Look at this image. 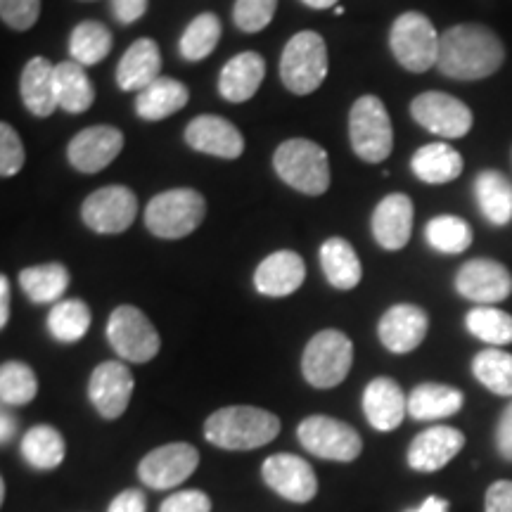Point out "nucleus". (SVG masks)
Returning a JSON list of instances; mask_svg holds the SVG:
<instances>
[{"instance_id": "nucleus-1", "label": "nucleus", "mask_w": 512, "mask_h": 512, "mask_svg": "<svg viewBox=\"0 0 512 512\" xmlns=\"http://www.w3.org/2000/svg\"><path fill=\"white\" fill-rule=\"evenodd\" d=\"M505 62L503 41L482 24H456L441 34L437 69L448 79L479 81Z\"/></svg>"}, {"instance_id": "nucleus-2", "label": "nucleus", "mask_w": 512, "mask_h": 512, "mask_svg": "<svg viewBox=\"0 0 512 512\" xmlns=\"http://www.w3.org/2000/svg\"><path fill=\"white\" fill-rule=\"evenodd\" d=\"M280 434L278 415L254 406H228L204 422V437L223 451H252Z\"/></svg>"}, {"instance_id": "nucleus-3", "label": "nucleus", "mask_w": 512, "mask_h": 512, "mask_svg": "<svg viewBox=\"0 0 512 512\" xmlns=\"http://www.w3.org/2000/svg\"><path fill=\"white\" fill-rule=\"evenodd\" d=\"M207 216V202L197 190L174 188L159 192L145 209V226L155 238L181 240L195 233Z\"/></svg>"}, {"instance_id": "nucleus-4", "label": "nucleus", "mask_w": 512, "mask_h": 512, "mask_svg": "<svg viewBox=\"0 0 512 512\" xmlns=\"http://www.w3.org/2000/svg\"><path fill=\"white\" fill-rule=\"evenodd\" d=\"M275 174L304 195H323L330 188V159L318 143L306 138L285 140L273 155Z\"/></svg>"}, {"instance_id": "nucleus-5", "label": "nucleus", "mask_w": 512, "mask_h": 512, "mask_svg": "<svg viewBox=\"0 0 512 512\" xmlns=\"http://www.w3.org/2000/svg\"><path fill=\"white\" fill-rule=\"evenodd\" d=\"M328 76V46L318 31L294 34L280 57V79L294 95L318 91Z\"/></svg>"}, {"instance_id": "nucleus-6", "label": "nucleus", "mask_w": 512, "mask_h": 512, "mask_svg": "<svg viewBox=\"0 0 512 512\" xmlns=\"http://www.w3.org/2000/svg\"><path fill=\"white\" fill-rule=\"evenodd\" d=\"M349 140L363 162L380 164L394 150V128L387 107L375 95H363L349 112Z\"/></svg>"}, {"instance_id": "nucleus-7", "label": "nucleus", "mask_w": 512, "mask_h": 512, "mask_svg": "<svg viewBox=\"0 0 512 512\" xmlns=\"http://www.w3.org/2000/svg\"><path fill=\"white\" fill-rule=\"evenodd\" d=\"M441 34L422 12H403L389 31V48L396 62L413 74L437 67Z\"/></svg>"}, {"instance_id": "nucleus-8", "label": "nucleus", "mask_w": 512, "mask_h": 512, "mask_svg": "<svg viewBox=\"0 0 512 512\" xmlns=\"http://www.w3.org/2000/svg\"><path fill=\"white\" fill-rule=\"evenodd\" d=\"M354 363V344L339 330L313 335L302 356V373L316 389H332L347 380Z\"/></svg>"}, {"instance_id": "nucleus-9", "label": "nucleus", "mask_w": 512, "mask_h": 512, "mask_svg": "<svg viewBox=\"0 0 512 512\" xmlns=\"http://www.w3.org/2000/svg\"><path fill=\"white\" fill-rule=\"evenodd\" d=\"M107 342L114 354L131 363H147L157 356L162 339L150 318L136 306H117L107 320Z\"/></svg>"}, {"instance_id": "nucleus-10", "label": "nucleus", "mask_w": 512, "mask_h": 512, "mask_svg": "<svg viewBox=\"0 0 512 512\" xmlns=\"http://www.w3.org/2000/svg\"><path fill=\"white\" fill-rule=\"evenodd\" d=\"M299 444L313 456L351 463L361 456L363 441L354 427L330 415H309L297 427Z\"/></svg>"}, {"instance_id": "nucleus-11", "label": "nucleus", "mask_w": 512, "mask_h": 512, "mask_svg": "<svg viewBox=\"0 0 512 512\" xmlns=\"http://www.w3.org/2000/svg\"><path fill=\"white\" fill-rule=\"evenodd\" d=\"M138 216V197L126 185H107L91 192L81 207V219L100 235H117L133 226Z\"/></svg>"}, {"instance_id": "nucleus-12", "label": "nucleus", "mask_w": 512, "mask_h": 512, "mask_svg": "<svg viewBox=\"0 0 512 512\" xmlns=\"http://www.w3.org/2000/svg\"><path fill=\"white\" fill-rule=\"evenodd\" d=\"M411 114L422 128L446 140L467 136L472 131V121H475L463 100L439 91L418 95L411 102Z\"/></svg>"}, {"instance_id": "nucleus-13", "label": "nucleus", "mask_w": 512, "mask_h": 512, "mask_svg": "<svg viewBox=\"0 0 512 512\" xmlns=\"http://www.w3.org/2000/svg\"><path fill=\"white\" fill-rule=\"evenodd\" d=\"M197 465H200L197 448L178 441V444L159 446L147 453L138 465V477L150 489L166 491L181 486L197 470Z\"/></svg>"}, {"instance_id": "nucleus-14", "label": "nucleus", "mask_w": 512, "mask_h": 512, "mask_svg": "<svg viewBox=\"0 0 512 512\" xmlns=\"http://www.w3.org/2000/svg\"><path fill=\"white\" fill-rule=\"evenodd\" d=\"M124 150V133L117 126L95 124L76 133L67 147L69 164L81 174H98L107 169Z\"/></svg>"}, {"instance_id": "nucleus-15", "label": "nucleus", "mask_w": 512, "mask_h": 512, "mask_svg": "<svg viewBox=\"0 0 512 512\" xmlns=\"http://www.w3.org/2000/svg\"><path fill=\"white\" fill-rule=\"evenodd\" d=\"M261 477L275 494L292 503H309L318 494V479L313 467L294 453H275L261 465Z\"/></svg>"}, {"instance_id": "nucleus-16", "label": "nucleus", "mask_w": 512, "mask_h": 512, "mask_svg": "<svg viewBox=\"0 0 512 512\" xmlns=\"http://www.w3.org/2000/svg\"><path fill=\"white\" fill-rule=\"evenodd\" d=\"M460 297L482 306L503 302L512 294V275L494 259H472L456 275Z\"/></svg>"}, {"instance_id": "nucleus-17", "label": "nucleus", "mask_w": 512, "mask_h": 512, "mask_svg": "<svg viewBox=\"0 0 512 512\" xmlns=\"http://www.w3.org/2000/svg\"><path fill=\"white\" fill-rule=\"evenodd\" d=\"M133 373L121 361H105L93 370L88 399L105 420H117L131 403Z\"/></svg>"}, {"instance_id": "nucleus-18", "label": "nucleus", "mask_w": 512, "mask_h": 512, "mask_svg": "<svg viewBox=\"0 0 512 512\" xmlns=\"http://www.w3.org/2000/svg\"><path fill=\"white\" fill-rule=\"evenodd\" d=\"M427 330H430V316L415 304H394L392 309L384 311L377 325L380 342L392 354H411L427 337Z\"/></svg>"}, {"instance_id": "nucleus-19", "label": "nucleus", "mask_w": 512, "mask_h": 512, "mask_svg": "<svg viewBox=\"0 0 512 512\" xmlns=\"http://www.w3.org/2000/svg\"><path fill=\"white\" fill-rule=\"evenodd\" d=\"M185 143L192 150L221 159H238L245 152V138L238 126L216 114H202L192 119L185 128Z\"/></svg>"}, {"instance_id": "nucleus-20", "label": "nucleus", "mask_w": 512, "mask_h": 512, "mask_svg": "<svg viewBox=\"0 0 512 512\" xmlns=\"http://www.w3.org/2000/svg\"><path fill=\"white\" fill-rule=\"evenodd\" d=\"M465 434L456 427L437 425L420 432L408 446V465L415 472H437L463 451Z\"/></svg>"}, {"instance_id": "nucleus-21", "label": "nucleus", "mask_w": 512, "mask_h": 512, "mask_svg": "<svg viewBox=\"0 0 512 512\" xmlns=\"http://www.w3.org/2000/svg\"><path fill=\"white\" fill-rule=\"evenodd\" d=\"M377 245L384 249H403L413 233V200L403 192L387 195L377 204L370 219Z\"/></svg>"}, {"instance_id": "nucleus-22", "label": "nucleus", "mask_w": 512, "mask_h": 512, "mask_svg": "<svg viewBox=\"0 0 512 512\" xmlns=\"http://www.w3.org/2000/svg\"><path fill=\"white\" fill-rule=\"evenodd\" d=\"M306 264L297 252L283 249V252H273L261 261L254 273L256 292L264 297H287V294L297 292L304 285Z\"/></svg>"}, {"instance_id": "nucleus-23", "label": "nucleus", "mask_w": 512, "mask_h": 512, "mask_svg": "<svg viewBox=\"0 0 512 512\" xmlns=\"http://www.w3.org/2000/svg\"><path fill=\"white\" fill-rule=\"evenodd\" d=\"M363 411L377 432H392L408 413V399L392 377H375L363 392Z\"/></svg>"}, {"instance_id": "nucleus-24", "label": "nucleus", "mask_w": 512, "mask_h": 512, "mask_svg": "<svg viewBox=\"0 0 512 512\" xmlns=\"http://www.w3.org/2000/svg\"><path fill=\"white\" fill-rule=\"evenodd\" d=\"M266 76V62L259 53H240L230 57L219 76V93L228 102H247L252 100L261 88Z\"/></svg>"}, {"instance_id": "nucleus-25", "label": "nucleus", "mask_w": 512, "mask_h": 512, "mask_svg": "<svg viewBox=\"0 0 512 512\" xmlns=\"http://www.w3.org/2000/svg\"><path fill=\"white\" fill-rule=\"evenodd\" d=\"M162 72V53L152 38H138L121 57L117 69V83L121 91H143Z\"/></svg>"}, {"instance_id": "nucleus-26", "label": "nucleus", "mask_w": 512, "mask_h": 512, "mask_svg": "<svg viewBox=\"0 0 512 512\" xmlns=\"http://www.w3.org/2000/svg\"><path fill=\"white\" fill-rule=\"evenodd\" d=\"M19 91H22L24 107L34 114V117H50L55 110H60L55 91V64L46 57H34L27 62L19 81Z\"/></svg>"}, {"instance_id": "nucleus-27", "label": "nucleus", "mask_w": 512, "mask_h": 512, "mask_svg": "<svg viewBox=\"0 0 512 512\" xmlns=\"http://www.w3.org/2000/svg\"><path fill=\"white\" fill-rule=\"evenodd\" d=\"M188 86L171 76H159L150 86L143 88L136 98V112L145 121H162L171 114L181 112L188 105Z\"/></svg>"}, {"instance_id": "nucleus-28", "label": "nucleus", "mask_w": 512, "mask_h": 512, "mask_svg": "<svg viewBox=\"0 0 512 512\" xmlns=\"http://www.w3.org/2000/svg\"><path fill=\"white\" fill-rule=\"evenodd\" d=\"M411 169L418 181L427 185H444L463 174V157L448 143L422 145L411 159Z\"/></svg>"}, {"instance_id": "nucleus-29", "label": "nucleus", "mask_w": 512, "mask_h": 512, "mask_svg": "<svg viewBox=\"0 0 512 512\" xmlns=\"http://www.w3.org/2000/svg\"><path fill=\"white\" fill-rule=\"evenodd\" d=\"M463 392L437 382L418 384L408 396V415L413 420H441L456 415L463 408Z\"/></svg>"}, {"instance_id": "nucleus-30", "label": "nucleus", "mask_w": 512, "mask_h": 512, "mask_svg": "<svg viewBox=\"0 0 512 512\" xmlns=\"http://www.w3.org/2000/svg\"><path fill=\"white\" fill-rule=\"evenodd\" d=\"M320 268L337 290H354L363 278V266L356 249L344 238H330L320 247Z\"/></svg>"}, {"instance_id": "nucleus-31", "label": "nucleus", "mask_w": 512, "mask_h": 512, "mask_svg": "<svg viewBox=\"0 0 512 512\" xmlns=\"http://www.w3.org/2000/svg\"><path fill=\"white\" fill-rule=\"evenodd\" d=\"M55 91L60 110L69 114H81L95 102L93 81L88 79L86 67L74 60L55 64Z\"/></svg>"}, {"instance_id": "nucleus-32", "label": "nucleus", "mask_w": 512, "mask_h": 512, "mask_svg": "<svg viewBox=\"0 0 512 512\" xmlns=\"http://www.w3.org/2000/svg\"><path fill=\"white\" fill-rule=\"evenodd\" d=\"M479 209L494 226H508L512 221V183L496 169H486L475 178Z\"/></svg>"}, {"instance_id": "nucleus-33", "label": "nucleus", "mask_w": 512, "mask_h": 512, "mask_svg": "<svg viewBox=\"0 0 512 512\" xmlns=\"http://www.w3.org/2000/svg\"><path fill=\"white\" fill-rule=\"evenodd\" d=\"M19 285L34 304H57L69 287V271L57 261L29 266L19 273Z\"/></svg>"}, {"instance_id": "nucleus-34", "label": "nucleus", "mask_w": 512, "mask_h": 512, "mask_svg": "<svg viewBox=\"0 0 512 512\" xmlns=\"http://www.w3.org/2000/svg\"><path fill=\"white\" fill-rule=\"evenodd\" d=\"M64 453H67V446H64L62 434L55 427L36 425L24 434L22 458L38 472L55 470L64 460Z\"/></svg>"}, {"instance_id": "nucleus-35", "label": "nucleus", "mask_w": 512, "mask_h": 512, "mask_svg": "<svg viewBox=\"0 0 512 512\" xmlns=\"http://www.w3.org/2000/svg\"><path fill=\"white\" fill-rule=\"evenodd\" d=\"M112 50V31L102 22L86 19V22L76 24L69 38V53L72 60L83 64V67H93L105 60Z\"/></svg>"}, {"instance_id": "nucleus-36", "label": "nucleus", "mask_w": 512, "mask_h": 512, "mask_svg": "<svg viewBox=\"0 0 512 512\" xmlns=\"http://www.w3.org/2000/svg\"><path fill=\"white\" fill-rule=\"evenodd\" d=\"M91 328V309L81 299H64L48 313V332L57 342L74 344Z\"/></svg>"}, {"instance_id": "nucleus-37", "label": "nucleus", "mask_w": 512, "mask_h": 512, "mask_svg": "<svg viewBox=\"0 0 512 512\" xmlns=\"http://www.w3.org/2000/svg\"><path fill=\"white\" fill-rule=\"evenodd\" d=\"M221 41V19L214 12H202L188 24V29L183 31L181 43V57L188 62H200L204 57L214 53L216 43Z\"/></svg>"}, {"instance_id": "nucleus-38", "label": "nucleus", "mask_w": 512, "mask_h": 512, "mask_svg": "<svg viewBox=\"0 0 512 512\" xmlns=\"http://www.w3.org/2000/svg\"><path fill=\"white\" fill-rule=\"evenodd\" d=\"M472 373L496 396H512V354L503 349H484L472 361Z\"/></svg>"}, {"instance_id": "nucleus-39", "label": "nucleus", "mask_w": 512, "mask_h": 512, "mask_svg": "<svg viewBox=\"0 0 512 512\" xmlns=\"http://www.w3.org/2000/svg\"><path fill=\"white\" fill-rule=\"evenodd\" d=\"M425 240L441 254H463L472 245V228L458 216H434L425 226Z\"/></svg>"}, {"instance_id": "nucleus-40", "label": "nucleus", "mask_w": 512, "mask_h": 512, "mask_svg": "<svg viewBox=\"0 0 512 512\" xmlns=\"http://www.w3.org/2000/svg\"><path fill=\"white\" fill-rule=\"evenodd\" d=\"M465 328L491 347L512 344V316L494 306H477L465 316Z\"/></svg>"}, {"instance_id": "nucleus-41", "label": "nucleus", "mask_w": 512, "mask_h": 512, "mask_svg": "<svg viewBox=\"0 0 512 512\" xmlns=\"http://www.w3.org/2000/svg\"><path fill=\"white\" fill-rule=\"evenodd\" d=\"M38 380L27 363L5 361L0 368V399L5 406H27L36 399Z\"/></svg>"}, {"instance_id": "nucleus-42", "label": "nucleus", "mask_w": 512, "mask_h": 512, "mask_svg": "<svg viewBox=\"0 0 512 512\" xmlns=\"http://www.w3.org/2000/svg\"><path fill=\"white\" fill-rule=\"evenodd\" d=\"M278 0H235L233 22L247 34L264 31L275 15Z\"/></svg>"}, {"instance_id": "nucleus-43", "label": "nucleus", "mask_w": 512, "mask_h": 512, "mask_svg": "<svg viewBox=\"0 0 512 512\" xmlns=\"http://www.w3.org/2000/svg\"><path fill=\"white\" fill-rule=\"evenodd\" d=\"M27 152H24L22 138L10 124H0V174L3 178L15 176L24 166Z\"/></svg>"}, {"instance_id": "nucleus-44", "label": "nucleus", "mask_w": 512, "mask_h": 512, "mask_svg": "<svg viewBox=\"0 0 512 512\" xmlns=\"http://www.w3.org/2000/svg\"><path fill=\"white\" fill-rule=\"evenodd\" d=\"M0 17L15 31H29L41 17V0H0Z\"/></svg>"}, {"instance_id": "nucleus-45", "label": "nucleus", "mask_w": 512, "mask_h": 512, "mask_svg": "<svg viewBox=\"0 0 512 512\" xmlns=\"http://www.w3.org/2000/svg\"><path fill=\"white\" fill-rule=\"evenodd\" d=\"M159 512H211V498L200 489L176 491L159 505Z\"/></svg>"}, {"instance_id": "nucleus-46", "label": "nucleus", "mask_w": 512, "mask_h": 512, "mask_svg": "<svg viewBox=\"0 0 512 512\" xmlns=\"http://www.w3.org/2000/svg\"><path fill=\"white\" fill-rule=\"evenodd\" d=\"M484 512H512V482L501 479L489 486L484 498Z\"/></svg>"}, {"instance_id": "nucleus-47", "label": "nucleus", "mask_w": 512, "mask_h": 512, "mask_svg": "<svg viewBox=\"0 0 512 512\" xmlns=\"http://www.w3.org/2000/svg\"><path fill=\"white\" fill-rule=\"evenodd\" d=\"M496 446H498V453L512 463V401L505 406V411L501 413V420H498Z\"/></svg>"}, {"instance_id": "nucleus-48", "label": "nucleus", "mask_w": 512, "mask_h": 512, "mask_svg": "<svg viewBox=\"0 0 512 512\" xmlns=\"http://www.w3.org/2000/svg\"><path fill=\"white\" fill-rule=\"evenodd\" d=\"M112 12L121 24H133L147 12V0H112Z\"/></svg>"}, {"instance_id": "nucleus-49", "label": "nucleus", "mask_w": 512, "mask_h": 512, "mask_svg": "<svg viewBox=\"0 0 512 512\" xmlns=\"http://www.w3.org/2000/svg\"><path fill=\"white\" fill-rule=\"evenodd\" d=\"M145 508H147V501L143 491L126 489L121 491L119 496H114V501L110 503L107 512H145Z\"/></svg>"}, {"instance_id": "nucleus-50", "label": "nucleus", "mask_w": 512, "mask_h": 512, "mask_svg": "<svg viewBox=\"0 0 512 512\" xmlns=\"http://www.w3.org/2000/svg\"><path fill=\"white\" fill-rule=\"evenodd\" d=\"M10 320V280L0 275V328H5Z\"/></svg>"}, {"instance_id": "nucleus-51", "label": "nucleus", "mask_w": 512, "mask_h": 512, "mask_svg": "<svg viewBox=\"0 0 512 512\" xmlns=\"http://www.w3.org/2000/svg\"><path fill=\"white\" fill-rule=\"evenodd\" d=\"M15 430H17V420L12 418L8 411H3V415H0V441L8 444V441L15 437Z\"/></svg>"}, {"instance_id": "nucleus-52", "label": "nucleus", "mask_w": 512, "mask_h": 512, "mask_svg": "<svg viewBox=\"0 0 512 512\" xmlns=\"http://www.w3.org/2000/svg\"><path fill=\"white\" fill-rule=\"evenodd\" d=\"M408 512H448V501H444V498H437V496H430L422 501L420 508L408 510Z\"/></svg>"}, {"instance_id": "nucleus-53", "label": "nucleus", "mask_w": 512, "mask_h": 512, "mask_svg": "<svg viewBox=\"0 0 512 512\" xmlns=\"http://www.w3.org/2000/svg\"><path fill=\"white\" fill-rule=\"evenodd\" d=\"M304 5H309L313 10H330V8H337L339 0H302Z\"/></svg>"}, {"instance_id": "nucleus-54", "label": "nucleus", "mask_w": 512, "mask_h": 512, "mask_svg": "<svg viewBox=\"0 0 512 512\" xmlns=\"http://www.w3.org/2000/svg\"><path fill=\"white\" fill-rule=\"evenodd\" d=\"M83 3H93V0H83Z\"/></svg>"}]
</instances>
